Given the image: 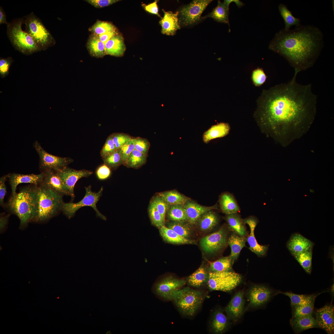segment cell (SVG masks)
I'll use <instances>...</instances> for the list:
<instances>
[{"instance_id":"6da1fadb","label":"cell","mask_w":334,"mask_h":334,"mask_svg":"<svg viewBox=\"0 0 334 334\" xmlns=\"http://www.w3.org/2000/svg\"><path fill=\"white\" fill-rule=\"evenodd\" d=\"M298 73L287 83L263 90L254 114L261 131L283 147L305 134L316 115L317 96L311 84L297 82Z\"/></svg>"},{"instance_id":"7a4b0ae2","label":"cell","mask_w":334,"mask_h":334,"mask_svg":"<svg viewBox=\"0 0 334 334\" xmlns=\"http://www.w3.org/2000/svg\"><path fill=\"white\" fill-rule=\"evenodd\" d=\"M323 46V35L318 28L300 25L293 30L277 32L268 49L284 57L298 72L312 67Z\"/></svg>"},{"instance_id":"3957f363","label":"cell","mask_w":334,"mask_h":334,"mask_svg":"<svg viewBox=\"0 0 334 334\" xmlns=\"http://www.w3.org/2000/svg\"><path fill=\"white\" fill-rule=\"evenodd\" d=\"M38 186L30 184L20 188L19 192L11 195L5 204L4 208L19 219L21 228L26 227L32 221L37 200Z\"/></svg>"},{"instance_id":"277c9868","label":"cell","mask_w":334,"mask_h":334,"mask_svg":"<svg viewBox=\"0 0 334 334\" xmlns=\"http://www.w3.org/2000/svg\"><path fill=\"white\" fill-rule=\"evenodd\" d=\"M63 196L53 190L39 184L36 202L32 221H47L62 211Z\"/></svg>"},{"instance_id":"5b68a950","label":"cell","mask_w":334,"mask_h":334,"mask_svg":"<svg viewBox=\"0 0 334 334\" xmlns=\"http://www.w3.org/2000/svg\"><path fill=\"white\" fill-rule=\"evenodd\" d=\"M23 18L15 19L7 25V36L13 47L21 53L29 55L41 51L32 37L22 28Z\"/></svg>"},{"instance_id":"8992f818","label":"cell","mask_w":334,"mask_h":334,"mask_svg":"<svg viewBox=\"0 0 334 334\" xmlns=\"http://www.w3.org/2000/svg\"><path fill=\"white\" fill-rule=\"evenodd\" d=\"M205 296L202 291L186 287L178 291L172 300L183 315L192 317L195 314L201 306Z\"/></svg>"},{"instance_id":"52a82bcc","label":"cell","mask_w":334,"mask_h":334,"mask_svg":"<svg viewBox=\"0 0 334 334\" xmlns=\"http://www.w3.org/2000/svg\"><path fill=\"white\" fill-rule=\"evenodd\" d=\"M25 31L33 39L41 50L54 45L56 41L41 21L32 12L23 18Z\"/></svg>"},{"instance_id":"ba28073f","label":"cell","mask_w":334,"mask_h":334,"mask_svg":"<svg viewBox=\"0 0 334 334\" xmlns=\"http://www.w3.org/2000/svg\"><path fill=\"white\" fill-rule=\"evenodd\" d=\"M85 194L84 197L76 203L63 202L62 209L63 214L69 219L73 217L76 212L80 208L84 206L92 207L95 212L96 216L101 219L106 220V217L101 213L96 207V204L99 200L103 191L102 186L99 191L94 192L91 190V186L85 187Z\"/></svg>"},{"instance_id":"9c48e42d","label":"cell","mask_w":334,"mask_h":334,"mask_svg":"<svg viewBox=\"0 0 334 334\" xmlns=\"http://www.w3.org/2000/svg\"><path fill=\"white\" fill-rule=\"evenodd\" d=\"M241 276L231 271L209 273L207 285L210 290L230 292L241 283Z\"/></svg>"},{"instance_id":"30bf717a","label":"cell","mask_w":334,"mask_h":334,"mask_svg":"<svg viewBox=\"0 0 334 334\" xmlns=\"http://www.w3.org/2000/svg\"><path fill=\"white\" fill-rule=\"evenodd\" d=\"M185 280L169 276L156 282L152 286L153 293L165 300H172L175 293L186 284Z\"/></svg>"},{"instance_id":"8fae6325","label":"cell","mask_w":334,"mask_h":334,"mask_svg":"<svg viewBox=\"0 0 334 334\" xmlns=\"http://www.w3.org/2000/svg\"><path fill=\"white\" fill-rule=\"evenodd\" d=\"M33 147L39 157V168L41 172L48 170L58 171L73 161L71 158L56 156L47 152L37 141L34 143Z\"/></svg>"},{"instance_id":"7c38bea8","label":"cell","mask_w":334,"mask_h":334,"mask_svg":"<svg viewBox=\"0 0 334 334\" xmlns=\"http://www.w3.org/2000/svg\"><path fill=\"white\" fill-rule=\"evenodd\" d=\"M211 0H195L182 6L178 11L179 22L180 26L192 25L201 19V15Z\"/></svg>"},{"instance_id":"4fadbf2b","label":"cell","mask_w":334,"mask_h":334,"mask_svg":"<svg viewBox=\"0 0 334 334\" xmlns=\"http://www.w3.org/2000/svg\"><path fill=\"white\" fill-rule=\"evenodd\" d=\"M227 234L223 228L203 238L200 241L203 250L208 253H215L222 248L227 242Z\"/></svg>"},{"instance_id":"5bb4252c","label":"cell","mask_w":334,"mask_h":334,"mask_svg":"<svg viewBox=\"0 0 334 334\" xmlns=\"http://www.w3.org/2000/svg\"><path fill=\"white\" fill-rule=\"evenodd\" d=\"M58 171L69 191L71 201L73 200L75 197L74 189L77 181L82 178L88 177L93 173V172L90 170H77L67 166Z\"/></svg>"},{"instance_id":"9a60e30c","label":"cell","mask_w":334,"mask_h":334,"mask_svg":"<svg viewBox=\"0 0 334 334\" xmlns=\"http://www.w3.org/2000/svg\"><path fill=\"white\" fill-rule=\"evenodd\" d=\"M272 294V291L266 286H252L248 289L247 294L249 306L256 307L263 305L269 300Z\"/></svg>"},{"instance_id":"2e32d148","label":"cell","mask_w":334,"mask_h":334,"mask_svg":"<svg viewBox=\"0 0 334 334\" xmlns=\"http://www.w3.org/2000/svg\"><path fill=\"white\" fill-rule=\"evenodd\" d=\"M42 172L44 175L40 184L53 190L62 196H70L68 189L58 171L48 170Z\"/></svg>"},{"instance_id":"e0dca14e","label":"cell","mask_w":334,"mask_h":334,"mask_svg":"<svg viewBox=\"0 0 334 334\" xmlns=\"http://www.w3.org/2000/svg\"><path fill=\"white\" fill-rule=\"evenodd\" d=\"M244 305V292L243 290H240L234 294L224 310L230 320L235 322L243 314Z\"/></svg>"},{"instance_id":"ac0fdd59","label":"cell","mask_w":334,"mask_h":334,"mask_svg":"<svg viewBox=\"0 0 334 334\" xmlns=\"http://www.w3.org/2000/svg\"><path fill=\"white\" fill-rule=\"evenodd\" d=\"M317 324L328 333L334 331V308L332 305H326L318 309L315 312Z\"/></svg>"},{"instance_id":"d6986e66","label":"cell","mask_w":334,"mask_h":334,"mask_svg":"<svg viewBox=\"0 0 334 334\" xmlns=\"http://www.w3.org/2000/svg\"><path fill=\"white\" fill-rule=\"evenodd\" d=\"M7 175L11 189V195H13L16 193L18 185L22 183H29L39 185L42 182L44 174L41 172L38 174H23L13 173H9Z\"/></svg>"},{"instance_id":"ffe728a7","label":"cell","mask_w":334,"mask_h":334,"mask_svg":"<svg viewBox=\"0 0 334 334\" xmlns=\"http://www.w3.org/2000/svg\"><path fill=\"white\" fill-rule=\"evenodd\" d=\"M183 206L186 213L187 221L192 225L195 224L200 217L204 213L214 209H218L216 204L207 207L189 201Z\"/></svg>"},{"instance_id":"44dd1931","label":"cell","mask_w":334,"mask_h":334,"mask_svg":"<svg viewBox=\"0 0 334 334\" xmlns=\"http://www.w3.org/2000/svg\"><path fill=\"white\" fill-rule=\"evenodd\" d=\"M164 15L159 21L161 27V32L163 34L173 36L177 30L181 28L178 18V11L173 13L162 9Z\"/></svg>"},{"instance_id":"7402d4cb","label":"cell","mask_w":334,"mask_h":334,"mask_svg":"<svg viewBox=\"0 0 334 334\" xmlns=\"http://www.w3.org/2000/svg\"><path fill=\"white\" fill-rule=\"evenodd\" d=\"M314 243L299 233L293 234L287 243L288 249L294 256L313 248Z\"/></svg>"},{"instance_id":"603a6c76","label":"cell","mask_w":334,"mask_h":334,"mask_svg":"<svg viewBox=\"0 0 334 334\" xmlns=\"http://www.w3.org/2000/svg\"><path fill=\"white\" fill-rule=\"evenodd\" d=\"M242 220L245 224H246L249 225L250 230V235L247 239L250 246L249 249L258 256L265 255L268 250L267 246L259 244L255 236L254 231L258 223L257 220L252 216L242 219Z\"/></svg>"},{"instance_id":"cb8c5ba5","label":"cell","mask_w":334,"mask_h":334,"mask_svg":"<svg viewBox=\"0 0 334 334\" xmlns=\"http://www.w3.org/2000/svg\"><path fill=\"white\" fill-rule=\"evenodd\" d=\"M230 320L221 309L215 310L210 321L209 327L211 332L221 334L225 332L230 325Z\"/></svg>"},{"instance_id":"d4e9b609","label":"cell","mask_w":334,"mask_h":334,"mask_svg":"<svg viewBox=\"0 0 334 334\" xmlns=\"http://www.w3.org/2000/svg\"><path fill=\"white\" fill-rule=\"evenodd\" d=\"M229 123L221 122L212 126L203 135V140L205 143H208L212 140L221 138L227 135L230 130Z\"/></svg>"},{"instance_id":"484cf974","label":"cell","mask_w":334,"mask_h":334,"mask_svg":"<svg viewBox=\"0 0 334 334\" xmlns=\"http://www.w3.org/2000/svg\"><path fill=\"white\" fill-rule=\"evenodd\" d=\"M290 324L296 333H300L310 328H319L312 315L293 316L290 320Z\"/></svg>"},{"instance_id":"4316f807","label":"cell","mask_w":334,"mask_h":334,"mask_svg":"<svg viewBox=\"0 0 334 334\" xmlns=\"http://www.w3.org/2000/svg\"><path fill=\"white\" fill-rule=\"evenodd\" d=\"M105 45L106 55L120 57L123 55L126 50L123 38L118 34L111 37Z\"/></svg>"},{"instance_id":"83f0119b","label":"cell","mask_w":334,"mask_h":334,"mask_svg":"<svg viewBox=\"0 0 334 334\" xmlns=\"http://www.w3.org/2000/svg\"><path fill=\"white\" fill-rule=\"evenodd\" d=\"M159 229L161 236L166 242L176 244H196L195 241L179 235L173 230L165 225Z\"/></svg>"},{"instance_id":"f1b7e54d","label":"cell","mask_w":334,"mask_h":334,"mask_svg":"<svg viewBox=\"0 0 334 334\" xmlns=\"http://www.w3.org/2000/svg\"><path fill=\"white\" fill-rule=\"evenodd\" d=\"M219 203L222 212L226 215L238 212L240 208L235 197L228 192L222 194L220 196Z\"/></svg>"},{"instance_id":"f546056e","label":"cell","mask_w":334,"mask_h":334,"mask_svg":"<svg viewBox=\"0 0 334 334\" xmlns=\"http://www.w3.org/2000/svg\"><path fill=\"white\" fill-rule=\"evenodd\" d=\"M229 6L224 2H222L218 0L217 6L212 11L205 16L201 17V19L211 17L217 22L227 24L229 27Z\"/></svg>"},{"instance_id":"4dcf8cb0","label":"cell","mask_w":334,"mask_h":334,"mask_svg":"<svg viewBox=\"0 0 334 334\" xmlns=\"http://www.w3.org/2000/svg\"><path fill=\"white\" fill-rule=\"evenodd\" d=\"M87 47L90 55L95 57L101 58L106 55L105 44L95 34H93L90 36L87 42Z\"/></svg>"},{"instance_id":"1f68e13d","label":"cell","mask_w":334,"mask_h":334,"mask_svg":"<svg viewBox=\"0 0 334 334\" xmlns=\"http://www.w3.org/2000/svg\"><path fill=\"white\" fill-rule=\"evenodd\" d=\"M226 215L225 219L229 228L239 236L244 237L247 233L245 224L237 213Z\"/></svg>"},{"instance_id":"d6a6232c","label":"cell","mask_w":334,"mask_h":334,"mask_svg":"<svg viewBox=\"0 0 334 334\" xmlns=\"http://www.w3.org/2000/svg\"><path fill=\"white\" fill-rule=\"evenodd\" d=\"M206 269L201 266L188 277V284L192 287L199 288L207 284L208 277Z\"/></svg>"},{"instance_id":"836d02e7","label":"cell","mask_w":334,"mask_h":334,"mask_svg":"<svg viewBox=\"0 0 334 334\" xmlns=\"http://www.w3.org/2000/svg\"><path fill=\"white\" fill-rule=\"evenodd\" d=\"M246 241L247 239L244 237L235 234H232L229 237L227 241L231 249L229 256L233 260L237 259L242 248L246 246Z\"/></svg>"},{"instance_id":"e575fe53","label":"cell","mask_w":334,"mask_h":334,"mask_svg":"<svg viewBox=\"0 0 334 334\" xmlns=\"http://www.w3.org/2000/svg\"><path fill=\"white\" fill-rule=\"evenodd\" d=\"M158 195L169 205L180 204L183 205L189 199L175 190H171L158 193Z\"/></svg>"},{"instance_id":"d590c367","label":"cell","mask_w":334,"mask_h":334,"mask_svg":"<svg viewBox=\"0 0 334 334\" xmlns=\"http://www.w3.org/2000/svg\"><path fill=\"white\" fill-rule=\"evenodd\" d=\"M198 221L200 229L203 231H208L212 230L217 225L218 219L216 214L211 210L203 214Z\"/></svg>"},{"instance_id":"8d00e7d4","label":"cell","mask_w":334,"mask_h":334,"mask_svg":"<svg viewBox=\"0 0 334 334\" xmlns=\"http://www.w3.org/2000/svg\"><path fill=\"white\" fill-rule=\"evenodd\" d=\"M148 156L135 149L123 165L128 168L138 169L146 163Z\"/></svg>"},{"instance_id":"74e56055","label":"cell","mask_w":334,"mask_h":334,"mask_svg":"<svg viewBox=\"0 0 334 334\" xmlns=\"http://www.w3.org/2000/svg\"><path fill=\"white\" fill-rule=\"evenodd\" d=\"M278 9L280 14L284 20L285 27L283 29L287 31L289 30L290 27L293 25L296 27L300 25V20L299 18L295 17L291 12L288 8L286 5L280 3L278 6Z\"/></svg>"},{"instance_id":"f35d334b","label":"cell","mask_w":334,"mask_h":334,"mask_svg":"<svg viewBox=\"0 0 334 334\" xmlns=\"http://www.w3.org/2000/svg\"><path fill=\"white\" fill-rule=\"evenodd\" d=\"M233 261L229 256L220 258L214 262H209L211 272H218L231 271Z\"/></svg>"},{"instance_id":"ab89813d","label":"cell","mask_w":334,"mask_h":334,"mask_svg":"<svg viewBox=\"0 0 334 334\" xmlns=\"http://www.w3.org/2000/svg\"><path fill=\"white\" fill-rule=\"evenodd\" d=\"M168 218L172 221L186 222L187 217L183 205H170L166 212Z\"/></svg>"},{"instance_id":"60d3db41","label":"cell","mask_w":334,"mask_h":334,"mask_svg":"<svg viewBox=\"0 0 334 334\" xmlns=\"http://www.w3.org/2000/svg\"><path fill=\"white\" fill-rule=\"evenodd\" d=\"M312 248L293 256L305 271L308 274L311 272Z\"/></svg>"},{"instance_id":"b9f144b4","label":"cell","mask_w":334,"mask_h":334,"mask_svg":"<svg viewBox=\"0 0 334 334\" xmlns=\"http://www.w3.org/2000/svg\"><path fill=\"white\" fill-rule=\"evenodd\" d=\"M185 222L172 221L167 224V227L171 229L179 235L187 238L191 233L190 226Z\"/></svg>"},{"instance_id":"7bdbcfd3","label":"cell","mask_w":334,"mask_h":334,"mask_svg":"<svg viewBox=\"0 0 334 334\" xmlns=\"http://www.w3.org/2000/svg\"><path fill=\"white\" fill-rule=\"evenodd\" d=\"M280 293L283 294L289 298L291 306L293 307L306 303L313 299L316 298L317 295L298 294L288 292H280Z\"/></svg>"},{"instance_id":"ee69618b","label":"cell","mask_w":334,"mask_h":334,"mask_svg":"<svg viewBox=\"0 0 334 334\" xmlns=\"http://www.w3.org/2000/svg\"><path fill=\"white\" fill-rule=\"evenodd\" d=\"M102 158L104 164L113 169H116L123 164V162L118 150Z\"/></svg>"},{"instance_id":"f6af8a7d","label":"cell","mask_w":334,"mask_h":334,"mask_svg":"<svg viewBox=\"0 0 334 334\" xmlns=\"http://www.w3.org/2000/svg\"><path fill=\"white\" fill-rule=\"evenodd\" d=\"M148 212L151 222L152 225L159 229L165 225V219L157 211L151 201L148 208Z\"/></svg>"},{"instance_id":"bcb514c9","label":"cell","mask_w":334,"mask_h":334,"mask_svg":"<svg viewBox=\"0 0 334 334\" xmlns=\"http://www.w3.org/2000/svg\"><path fill=\"white\" fill-rule=\"evenodd\" d=\"M116 28L112 24L98 20L89 29L93 34L98 36L107 32L116 31Z\"/></svg>"},{"instance_id":"7dc6e473","label":"cell","mask_w":334,"mask_h":334,"mask_svg":"<svg viewBox=\"0 0 334 334\" xmlns=\"http://www.w3.org/2000/svg\"><path fill=\"white\" fill-rule=\"evenodd\" d=\"M315 298L298 306L293 307V316L312 315Z\"/></svg>"},{"instance_id":"c3c4849f","label":"cell","mask_w":334,"mask_h":334,"mask_svg":"<svg viewBox=\"0 0 334 334\" xmlns=\"http://www.w3.org/2000/svg\"><path fill=\"white\" fill-rule=\"evenodd\" d=\"M132 141L135 149L143 154L148 155L150 144L147 139L137 137L132 138Z\"/></svg>"},{"instance_id":"681fc988","label":"cell","mask_w":334,"mask_h":334,"mask_svg":"<svg viewBox=\"0 0 334 334\" xmlns=\"http://www.w3.org/2000/svg\"><path fill=\"white\" fill-rule=\"evenodd\" d=\"M111 135L117 150L124 144L131 141L132 139L130 135L123 133H113Z\"/></svg>"},{"instance_id":"f907efd6","label":"cell","mask_w":334,"mask_h":334,"mask_svg":"<svg viewBox=\"0 0 334 334\" xmlns=\"http://www.w3.org/2000/svg\"><path fill=\"white\" fill-rule=\"evenodd\" d=\"M151 201L157 211L165 219L167 211L169 205L158 195L154 196Z\"/></svg>"},{"instance_id":"816d5d0a","label":"cell","mask_w":334,"mask_h":334,"mask_svg":"<svg viewBox=\"0 0 334 334\" xmlns=\"http://www.w3.org/2000/svg\"><path fill=\"white\" fill-rule=\"evenodd\" d=\"M267 76L262 68L258 67L253 70L252 74V79L254 85L259 86L266 81Z\"/></svg>"},{"instance_id":"f5cc1de1","label":"cell","mask_w":334,"mask_h":334,"mask_svg":"<svg viewBox=\"0 0 334 334\" xmlns=\"http://www.w3.org/2000/svg\"><path fill=\"white\" fill-rule=\"evenodd\" d=\"M135 149V146L132 140L117 149L123 162V164L126 161L130 154Z\"/></svg>"},{"instance_id":"db71d44e","label":"cell","mask_w":334,"mask_h":334,"mask_svg":"<svg viewBox=\"0 0 334 334\" xmlns=\"http://www.w3.org/2000/svg\"><path fill=\"white\" fill-rule=\"evenodd\" d=\"M13 61L11 57L6 58H0V76L1 78H4L8 75L10 68Z\"/></svg>"},{"instance_id":"11a10c76","label":"cell","mask_w":334,"mask_h":334,"mask_svg":"<svg viewBox=\"0 0 334 334\" xmlns=\"http://www.w3.org/2000/svg\"><path fill=\"white\" fill-rule=\"evenodd\" d=\"M117 150L111 135L109 136L101 149L100 154L102 158Z\"/></svg>"},{"instance_id":"9f6ffc18","label":"cell","mask_w":334,"mask_h":334,"mask_svg":"<svg viewBox=\"0 0 334 334\" xmlns=\"http://www.w3.org/2000/svg\"><path fill=\"white\" fill-rule=\"evenodd\" d=\"M96 175L100 180H105L109 177L111 172L110 169L105 164L100 166L97 169Z\"/></svg>"},{"instance_id":"6f0895ef","label":"cell","mask_w":334,"mask_h":334,"mask_svg":"<svg viewBox=\"0 0 334 334\" xmlns=\"http://www.w3.org/2000/svg\"><path fill=\"white\" fill-rule=\"evenodd\" d=\"M85 1L96 8H100L108 6L119 1V0H85Z\"/></svg>"},{"instance_id":"680465c9","label":"cell","mask_w":334,"mask_h":334,"mask_svg":"<svg viewBox=\"0 0 334 334\" xmlns=\"http://www.w3.org/2000/svg\"><path fill=\"white\" fill-rule=\"evenodd\" d=\"M7 174L4 175L0 178V205L4 208L5 203L4 202V199L6 192V188L5 182L8 178Z\"/></svg>"},{"instance_id":"91938a15","label":"cell","mask_w":334,"mask_h":334,"mask_svg":"<svg viewBox=\"0 0 334 334\" xmlns=\"http://www.w3.org/2000/svg\"><path fill=\"white\" fill-rule=\"evenodd\" d=\"M157 3V1L156 0L148 5L143 4L142 6L147 11L161 17L158 13V8Z\"/></svg>"},{"instance_id":"94428289","label":"cell","mask_w":334,"mask_h":334,"mask_svg":"<svg viewBox=\"0 0 334 334\" xmlns=\"http://www.w3.org/2000/svg\"><path fill=\"white\" fill-rule=\"evenodd\" d=\"M118 34L116 31L107 32L98 36L100 40L105 44L113 36Z\"/></svg>"},{"instance_id":"6125c7cd","label":"cell","mask_w":334,"mask_h":334,"mask_svg":"<svg viewBox=\"0 0 334 334\" xmlns=\"http://www.w3.org/2000/svg\"><path fill=\"white\" fill-rule=\"evenodd\" d=\"M9 215H2L1 214L0 218V231H2L6 227L8 223Z\"/></svg>"},{"instance_id":"be15d7a7","label":"cell","mask_w":334,"mask_h":334,"mask_svg":"<svg viewBox=\"0 0 334 334\" xmlns=\"http://www.w3.org/2000/svg\"><path fill=\"white\" fill-rule=\"evenodd\" d=\"M8 22L6 20V13L3 9L2 7H0V24H6V25L8 24Z\"/></svg>"},{"instance_id":"e7e4bbea","label":"cell","mask_w":334,"mask_h":334,"mask_svg":"<svg viewBox=\"0 0 334 334\" xmlns=\"http://www.w3.org/2000/svg\"><path fill=\"white\" fill-rule=\"evenodd\" d=\"M310 192L312 193H314L315 192V191L314 190H312L311 189H310Z\"/></svg>"}]
</instances>
